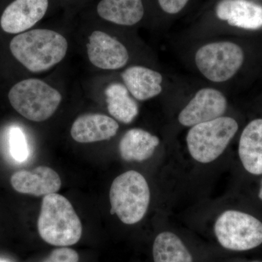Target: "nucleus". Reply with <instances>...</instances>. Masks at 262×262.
Listing matches in <instances>:
<instances>
[{"instance_id": "393cba45", "label": "nucleus", "mask_w": 262, "mask_h": 262, "mask_svg": "<svg viewBox=\"0 0 262 262\" xmlns=\"http://www.w3.org/2000/svg\"><path fill=\"white\" fill-rule=\"evenodd\" d=\"M0 262H10L8 261V260L3 259V258H0Z\"/></svg>"}, {"instance_id": "1a4fd4ad", "label": "nucleus", "mask_w": 262, "mask_h": 262, "mask_svg": "<svg viewBox=\"0 0 262 262\" xmlns=\"http://www.w3.org/2000/svg\"><path fill=\"white\" fill-rule=\"evenodd\" d=\"M110 213L125 225L140 222L149 209L151 191L145 177L136 170H127L113 181L110 187Z\"/></svg>"}, {"instance_id": "a211bd4d", "label": "nucleus", "mask_w": 262, "mask_h": 262, "mask_svg": "<svg viewBox=\"0 0 262 262\" xmlns=\"http://www.w3.org/2000/svg\"><path fill=\"white\" fill-rule=\"evenodd\" d=\"M160 145V139L152 133L134 127L122 135L119 142V152L127 162H143L150 159Z\"/></svg>"}, {"instance_id": "423d86ee", "label": "nucleus", "mask_w": 262, "mask_h": 262, "mask_svg": "<svg viewBox=\"0 0 262 262\" xmlns=\"http://www.w3.org/2000/svg\"><path fill=\"white\" fill-rule=\"evenodd\" d=\"M239 130L238 120L229 113L188 129L186 145L196 163L208 164L220 158Z\"/></svg>"}, {"instance_id": "39448f33", "label": "nucleus", "mask_w": 262, "mask_h": 262, "mask_svg": "<svg viewBox=\"0 0 262 262\" xmlns=\"http://www.w3.org/2000/svg\"><path fill=\"white\" fill-rule=\"evenodd\" d=\"M37 227L43 241L53 246H72L82 236V223L73 206L57 193L43 198Z\"/></svg>"}, {"instance_id": "f8f14e48", "label": "nucleus", "mask_w": 262, "mask_h": 262, "mask_svg": "<svg viewBox=\"0 0 262 262\" xmlns=\"http://www.w3.org/2000/svg\"><path fill=\"white\" fill-rule=\"evenodd\" d=\"M118 78L138 102L165 97L173 85L162 68L133 63L117 72Z\"/></svg>"}, {"instance_id": "bb28decb", "label": "nucleus", "mask_w": 262, "mask_h": 262, "mask_svg": "<svg viewBox=\"0 0 262 262\" xmlns=\"http://www.w3.org/2000/svg\"><path fill=\"white\" fill-rule=\"evenodd\" d=\"M256 262H258V261H256Z\"/></svg>"}, {"instance_id": "9d476101", "label": "nucleus", "mask_w": 262, "mask_h": 262, "mask_svg": "<svg viewBox=\"0 0 262 262\" xmlns=\"http://www.w3.org/2000/svg\"><path fill=\"white\" fill-rule=\"evenodd\" d=\"M213 231L219 244L230 251H248L262 244L261 221L237 210L222 212L215 220Z\"/></svg>"}, {"instance_id": "b1692460", "label": "nucleus", "mask_w": 262, "mask_h": 262, "mask_svg": "<svg viewBox=\"0 0 262 262\" xmlns=\"http://www.w3.org/2000/svg\"><path fill=\"white\" fill-rule=\"evenodd\" d=\"M258 198L262 201V181L261 182V186H260L259 192H258Z\"/></svg>"}, {"instance_id": "6e6552de", "label": "nucleus", "mask_w": 262, "mask_h": 262, "mask_svg": "<svg viewBox=\"0 0 262 262\" xmlns=\"http://www.w3.org/2000/svg\"><path fill=\"white\" fill-rule=\"evenodd\" d=\"M84 19L121 30L137 33L152 28L153 0H94L84 10Z\"/></svg>"}, {"instance_id": "9b49d317", "label": "nucleus", "mask_w": 262, "mask_h": 262, "mask_svg": "<svg viewBox=\"0 0 262 262\" xmlns=\"http://www.w3.org/2000/svg\"><path fill=\"white\" fill-rule=\"evenodd\" d=\"M182 104L177 115L179 126L188 128L223 116L230 108L227 93L222 89L206 84L192 91L187 96L178 89Z\"/></svg>"}, {"instance_id": "5701e85b", "label": "nucleus", "mask_w": 262, "mask_h": 262, "mask_svg": "<svg viewBox=\"0 0 262 262\" xmlns=\"http://www.w3.org/2000/svg\"><path fill=\"white\" fill-rule=\"evenodd\" d=\"M94 0H56L57 5L61 6L69 15L82 12Z\"/></svg>"}, {"instance_id": "20e7f679", "label": "nucleus", "mask_w": 262, "mask_h": 262, "mask_svg": "<svg viewBox=\"0 0 262 262\" xmlns=\"http://www.w3.org/2000/svg\"><path fill=\"white\" fill-rule=\"evenodd\" d=\"M68 38L61 31L34 27L16 34L10 42L15 60L33 74L53 70L64 61L70 51Z\"/></svg>"}, {"instance_id": "a878e982", "label": "nucleus", "mask_w": 262, "mask_h": 262, "mask_svg": "<svg viewBox=\"0 0 262 262\" xmlns=\"http://www.w3.org/2000/svg\"><path fill=\"white\" fill-rule=\"evenodd\" d=\"M253 1L259 2V3H262V0H253Z\"/></svg>"}, {"instance_id": "f03ea898", "label": "nucleus", "mask_w": 262, "mask_h": 262, "mask_svg": "<svg viewBox=\"0 0 262 262\" xmlns=\"http://www.w3.org/2000/svg\"><path fill=\"white\" fill-rule=\"evenodd\" d=\"M261 34L262 3L253 0H207L182 32L179 42Z\"/></svg>"}, {"instance_id": "412c9836", "label": "nucleus", "mask_w": 262, "mask_h": 262, "mask_svg": "<svg viewBox=\"0 0 262 262\" xmlns=\"http://www.w3.org/2000/svg\"><path fill=\"white\" fill-rule=\"evenodd\" d=\"M10 154L18 163H24L28 159L29 149L27 139L23 130L19 127L10 128L9 133Z\"/></svg>"}, {"instance_id": "0eeeda50", "label": "nucleus", "mask_w": 262, "mask_h": 262, "mask_svg": "<svg viewBox=\"0 0 262 262\" xmlns=\"http://www.w3.org/2000/svg\"><path fill=\"white\" fill-rule=\"evenodd\" d=\"M8 96L12 107L19 115L36 122L49 120L63 100L59 90L37 77L19 81L10 89Z\"/></svg>"}, {"instance_id": "aec40b11", "label": "nucleus", "mask_w": 262, "mask_h": 262, "mask_svg": "<svg viewBox=\"0 0 262 262\" xmlns=\"http://www.w3.org/2000/svg\"><path fill=\"white\" fill-rule=\"evenodd\" d=\"M194 0H153L152 28L164 29L186 14Z\"/></svg>"}, {"instance_id": "ddd939ff", "label": "nucleus", "mask_w": 262, "mask_h": 262, "mask_svg": "<svg viewBox=\"0 0 262 262\" xmlns=\"http://www.w3.org/2000/svg\"><path fill=\"white\" fill-rule=\"evenodd\" d=\"M57 5L56 0H12L0 15V28L10 34L30 30Z\"/></svg>"}, {"instance_id": "4be33fe9", "label": "nucleus", "mask_w": 262, "mask_h": 262, "mask_svg": "<svg viewBox=\"0 0 262 262\" xmlns=\"http://www.w3.org/2000/svg\"><path fill=\"white\" fill-rule=\"evenodd\" d=\"M42 262H79V255L72 248H57Z\"/></svg>"}, {"instance_id": "6ab92c4d", "label": "nucleus", "mask_w": 262, "mask_h": 262, "mask_svg": "<svg viewBox=\"0 0 262 262\" xmlns=\"http://www.w3.org/2000/svg\"><path fill=\"white\" fill-rule=\"evenodd\" d=\"M152 253L154 262H193L192 255L182 239L168 231L155 237Z\"/></svg>"}, {"instance_id": "f257e3e1", "label": "nucleus", "mask_w": 262, "mask_h": 262, "mask_svg": "<svg viewBox=\"0 0 262 262\" xmlns=\"http://www.w3.org/2000/svg\"><path fill=\"white\" fill-rule=\"evenodd\" d=\"M184 64L206 84L227 89L262 75V34L224 37L180 44Z\"/></svg>"}, {"instance_id": "2eb2a0df", "label": "nucleus", "mask_w": 262, "mask_h": 262, "mask_svg": "<svg viewBox=\"0 0 262 262\" xmlns=\"http://www.w3.org/2000/svg\"><path fill=\"white\" fill-rule=\"evenodd\" d=\"M10 183L17 192L37 196L53 194L61 187L59 175L46 166L16 172L12 176Z\"/></svg>"}, {"instance_id": "dca6fc26", "label": "nucleus", "mask_w": 262, "mask_h": 262, "mask_svg": "<svg viewBox=\"0 0 262 262\" xmlns=\"http://www.w3.org/2000/svg\"><path fill=\"white\" fill-rule=\"evenodd\" d=\"M238 155L246 171L252 175H261L262 117L250 120L241 131Z\"/></svg>"}, {"instance_id": "7ed1b4c3", "label": "nucleus", "mask_w": 262, "mask_h": 262, "mask_svg": "<svg viewBox=\"0 0 262 262\" xmlns=\"http://www.w3.org/2000/svg\"><path fill=\"white\" fill-rule=\"evenodd\" d=\"M84 51L90 64L96 70L119 72L133 63L161 68L154 52L137 33L108 27L84 19Z\"/></svg>"}, {"instance_id": "f3484780", "label": "nucleus", "mask_w": 262, "mask_h": 262, "mask_svg": "<svg viewBox=\"0 0 262 262\" xmlns=\"http://www.w3.org/2000/svg\"><path fill=\"white\" fill-rule=\"evenodd\" d=\"M103 96L108 115L117 122L128 125L139 116V102L131 96L118 77L117 80L106 84Z\"/></svg>"}, {"instance_id": "4468645a", "label": "nucleus", "mask_w": 262, "mask_h": 262, "mask_svg": "<svg viewBox=\"0 0 262 262\" xmlns=\"http://www.w3.org/2000/svg\"><path fill=\"white\" fill-rule=\"evenodd\" d=\"M120 124L108 115L85 113L74 121L70 134L76 142L80 144L108 141L117 135Z\"/></svg>"}]
</instances>
